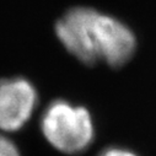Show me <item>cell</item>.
<instances>
[{
  "label": "cell",
  "mask_w": 156,
  "mask_h": 156,
  "mask_svg": "<svg viewBox=\"0 0 156 156\" xmlns=\"http://www.w3.org/2000/svg\"><path fill=\"white\" fill-rule=\"evenodd\" d=\"M0 156H20L16 145L3 135H0Z\"/></svg>",
  "instance_id": "277c9868"
},
{
  "label": "cell",
  "mask_w": 156,
  "mask_h": 156,
  "mask_svg": "<svg viewBox=\"0 0 156 156\" xmlns=\"http://www.w3.org/2000/svg\"><path fill=\"white\" fill-rule=\"evenodd\" d=\"M55 33L65 49L80 62L111 66L126 64L135 52L132 30L109 15L91 8H74L55 25Z\"/></svg>",
  "instance_id": "6da1fadb"
},
{
  "label": "cell",
  "mask_w": 156,
  "mask_h": 156,
  "mask_svg": "<svg viewBox=\"0 0 156 156\" xmlns=\"http://www.w3.org/2000/svg\"><path fill=\"white\" fill-rule=\"evenodd\" d=\"M37 105V91L23 77L0 79V129L15 132L31 118Z\"/></svg>",
  "instance_id": "3957f363"
},
{
  "label": "cell",
  "mask_w": 156,
  "mask_h": 156,
  "mask_svg": "<svg viewBox=\"0 0 156 156\" xmlns=\"http://www.w3.org/2000/svg\"><path fill=\"white\" fill-rule=\"evenodd\" d=\"M98 156H138V155L123 147H108L103 150Z\"/></svg>",
  "instance_id": "5b68a950"
},
{
  "label": "cell",
  "mask_w": 156,
  "mask_h": 156,
  "mask_svg": "<svg viewBox=\"0 0 156 156\" xmlns=\"http://www.w3.org/2000/svg\"><path fill=\"white\" fill-rule=\"evenodd\" d=\"M41 129L52 146L65 154H79L94 140L90 112L65 100L53 101L42 114Z\"/></svg>",
  "instance_id": "7a4b0ae2"
}]
</instances>
